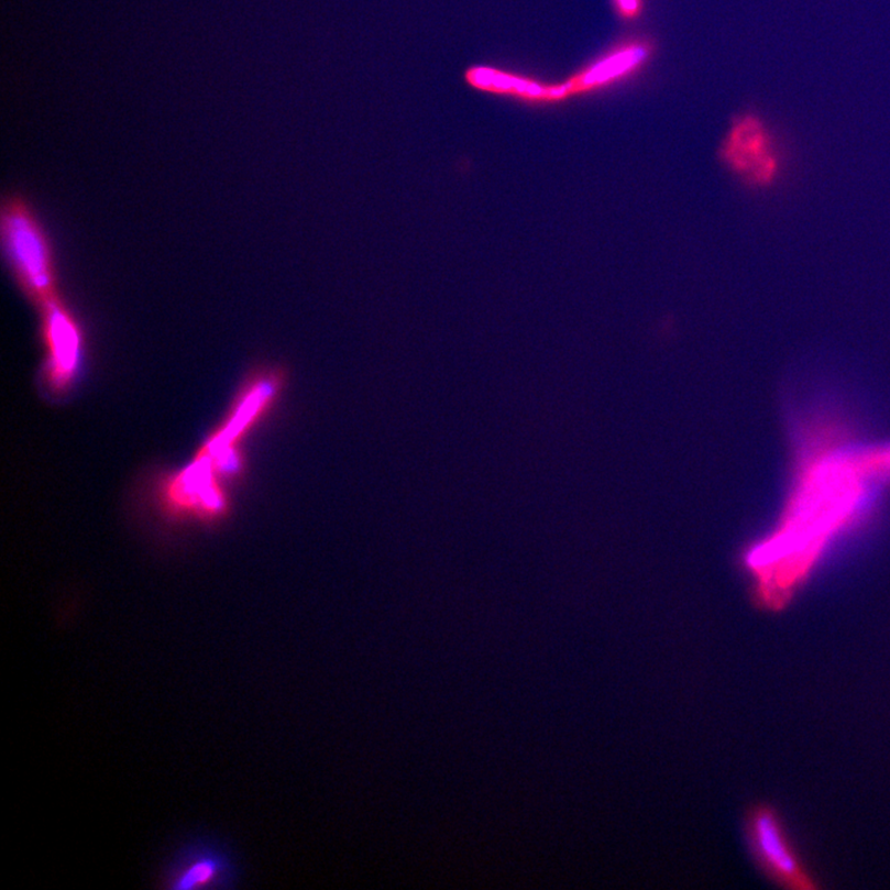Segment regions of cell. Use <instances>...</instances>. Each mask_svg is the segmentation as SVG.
<instances>
[{
  "instance_id": "6da1fadb",
  "label": "cell",
  "mask_w": 890,
  "mask_h": 890,
  "mask_svg": "<svg viewBox=\"0 0 890 890\" xmlns=\"http://www.w3.org/2000/svg\"><path fill=\"white\" fill-rule=\"evenodd\" d=\"M0 232L10 270L39 309L59 297L52 244L23 197L4 199Z\"/></svg>"
},
{
  "instance_id": "7a4b0ae2",
  "label": "cell",
  "mask_w": 890,
  "mask_h": 890,
  "mask_svg": "<svg viewBox=\"0 0 890 890\" xmlns=\"http://www.w3.org/2000/svg\"><path fill=\"white\" fill-rule=\"evenodd\" d=\"M745 835L754 861L769 881L794 890L820 887L776 807L766 803L754 805L745 818Z\"/></svg>"
},
{
  "instance_id": "3957f363",
  "label": "cell",
  "mask_w": 890,
  "mask_h": 890,
  "mask_svg": "<svg viewBox=\"0 0 890 890\" xmlns=\"http://www.w3.org/2000/svg\"><path fill=\"white\" fill-rule=\"evenodd\" d=\"M40 315L45 347L43 380L50 392L63 395L74 385L83 366L84 331L62 297L40 308Z\"/></svg>"
},
{
  "instance_id": "277c9868",
  "label": "cell",
  "mask_w": 890,
  "mask_h": 890,
  "mask_svg": "<svg viewBox=\"0 0 890 890\" xmlns=\"http://www.w3.org/2000/svg\"><path fill=\"white\" fill-rule=\"evenodd\" d=\"M722 156L735 174L754 186L771 185L780 168L771 130L754 114L735 120L723 144Z\"/></svg>"
},
{
  "instance_id": "5b68a950",
  "label": "cell",
  "mask_w": 890,
  "mask_h": 890,
  "mask_svg": "<svg viewBox=\"0 0 890 890\" xmlns=\"http://www.w3.org/2000/svg\"><path fill=\"white\" fill-rule=\"evenodd\" d=\"M233 866L215 845L196 844L179 855L166 877L167 887L179 890L228 887Z\"/></svg>"
},
{
  "instance_id": "8992f818",
  "label": "cell",
  "mask_w": 890,
  "mask_h": 890,
  "mask_svg": "<svg viewBox=\"0 0 890 890\" xmlns=\"http://www.w3.org/2000/svg\"><path fill=\"white\" fill-rule=\"evenodd\" d=\"M649 54H651V46L644 42L625 44L615 48V52L596 59L592 66L586 67L562 85L565 98L592 92L619 81L641 67Z\"/></svg>"
},
{
  "instance_id": "52a82bcc",
  "label": "cell",
  "mask_w": 890,
  "mask_h": 890,
  "mask_svg": "<svg viewBox=\"0 0 890 890\" xmlns=\"http://www.w3.org/2000/svg\"><path fill=\"white\" fill-rule=\"evenodd\" d=\"M465 83L486 94L513 97L528 102H554V86H548L487 66L466 69Z\"/></svg>"
},
{
  "instance_id": "ba28073f",
  "label": "cell",
  "mask_w": 890,
  "mask_h": 890,
  "mask_svg": "<svg viewBox=\"0 0 890 890\" xmlns=\"http://www.w3.org/2000/svg\"><path fill=\"white\" fill-rule=\"evenodd\" d=\"M618 12L627 19H633L641 12V0H615Z\"/></svg>"
}]
</instances>
